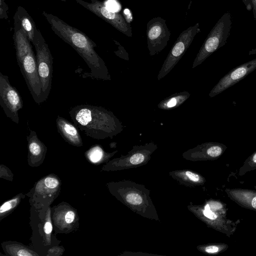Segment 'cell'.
<instances>
[{"instance_id":"cell-1","label":"cell","mask_w":256,"mask_h":256,"mask_svg":"<svg viewBox=\"0 0 256 256\" xmlns=\"http://www.w3.org/2000/svg\"><path fill=\"white\" fill-rule=\"evenodd\" d=\"M42 14L53 32L74 48L86 62L90 70L88 73L89 77L96 80H111L104 62L94 49L96 44L88 36L56 16L46 12H43Z\"/></svg>"},{"instance_id":"cell-2","label":"cell","mask_w":256,"mask_h":256,"mask_svg":"<svg viewBox=\"0 0 256 256\" xmlns=\"http://www.w3.org/2000/svg\"><path fill=\"white\" fill-rule=\"evenodd\" d=\"M68 112L78 128L92 138H112L123 130L114 114L102 106L80 104L72 108Z\"/></svg>"},{"instance_id":"cell-3","label":"cell","mask_w":256,"mask_h":256,"mask_svg":"<svg viewBox=\"0 0 256 256\" xmlns=\"http://www.w3.org/2000/svg\"><path fill=\"white\" fill-rule=\"evenodd\" d=\"M14 40L16 60L20 72L34 100L40 104L42 102L36 58L30 40L15 22Z\"/></svg>"},{"instance_id":"cell-4","label":"cell","mask_w":256,"mask_h":256,"mask_svg":"<svg viewBox=\"0 0 256 256\" xmlns=\"http://www.w3.org/2000/svg\"><path fill=\"white\" fill-rule=\"evenodd\" d=\"M232 21L229 12L224 13L212 28L194 60L192 68L200 64L208 56L225 45L230 36Z\"/></svg>"},{"instance_id":"cell-5","label":"cell","mask_w":256,"mask_h":256,"mask_svg":"<svg viewBox=\"0 0 256 256\" xmlns=\"http://www.w3.org/2000/svg\"><path fill=\"white\" fill-rule=\"evenodd\" d=\"M33 45L36 50L38 70L43 102L48 99L52 88L53 58L43 37L36 42Z\"/></svg>"},{"instance_id":"cell-6","label":"cell","mask_w":256,"mask_h":256,"mask_svg":"<svg viewBox=\"0 0 256 256\" xmlns=\"http://www.w3.org/2000/svg\"><path fill=\"white\" fill-rule=\"evenodd\" d=\"M200 32V24L198 22L180 34L162 65L157 77L158 80L164 78L172 70Z\"/></svg>"},{"instance_id":"cell-7","label":"cell","mask_w":256,"mask_h":256,"mask_svg":"<svg viewBox=\"0 0 256 256\" xmlns=\"http://www.w3.org/2000/svg\"><path fill=\"white\" fill-rule=\"evenodd\" d=\"M0 104L6 116L18 124V112L23 107L22 97L7 76L0 72Z\"/></svg>"},{"instance_id":"cell-8","label":"cell","mask_w":256,"mask_h":256,"mask_svg":"<svg viewBox=\"0 0 256 256\" xmlns=\"http://www.w3.org/2000/svg\"><path fill=\"white\" fill-rule=\"evenodd\" d=\"M76 0L79 4L109 23L120 32L128 36H132L130 24L120 13L110 10L104 2L98 0H90V2L82 0Z\"/></svg>"},{"instance_id":"cell-9","label":"cell","mask_w":256,"mask_h":256,"mask_svg":"<svg viewBox=\"0 0 256 256\" xmlns=\"http://www.w3.org/2000/svg\"><path fill=\"white\" fill-rule=\"evenodd\" d=\"M148 48L150 56L162 51L170 40V32L166 20L160 16L150 20L146 24Z\"/></svg>"},{"instance_id":"cell-10","label":"cell","mask_w":256,"mask_h":256,"mask_svg":"<svg viewBox=\"0 0 256 256\" xmlns=\"http://www.w3.org/2000/svg\"><path fill=\"white\" fill-rule=\"evenodd\" d=\"M256 69V58L235 67L220 79L210 92L209 96L212 98L220 94L244 79Z\"/></svg>"},{"instance_id":"cell-11","label":"cell","mask_w":256,"mask_h":256,"mask_svg":"<svg viewBox=\"0 0 256 256\" xmlns=\"http://www.w3.org/2000/svg\"><path fill=\"white\" fill-rule=\"evenodd\" d=\"M14 20L32 44L42 38L32 18L22 7L19 6L18 8Z\"/></svg>"},{"instance_id":"cell-12","label":"cell","mask_w":256,"mask_h":256,"mask_svg":"<svg viewBox=\"0 0 256 256\" xmlns=\"http://www.w3.org/2000/svg\"><path fill=\"white\" fill-rule=\"evenodd\" d=\"M56 126L59 134L68 142L74 145L82 144V139L78 128L60 116L56 119Z\"/></svg>"},{"instance_id":"cell-13","label":"cell","mask_w":256,"mask_h":256,"mask_svg":"<svg viewBox=\"0 0 256 256\" xmlns=\"http://www.w3.org/2000/svg\"><path fill=\"white\" fill-rule=\"evenodd\" d=\"M190 95V94L187 91L176 92L160 101L158 104V107L163 110L175 108L182 104Z\"/></svg>"},{"instance_id":"cell-14","label":"cell","mask_w":256,"mask_h":256,"mask_svg":"<svg viewBox=\"0 0 256 256\" xmlns=\"http://www.w3.org/2000/svg\"><path fill=\"white\" fill-rule=\"evenodd\" d=\"M88 158L93 162H98L103 156V151L99 146L92 148L88 154Z\"/></svg>"},{"instance_id":"cell-15","label":"cell","mask_w":256,"mask_h":256,"mask_svg":"<svg viewBox=\"0 0 256 256\" xmlns=\"http://www.w3.org/2000/svg\"><path fill=\"white\" fill-rule=\"evenodd\" d=\"M126 201L130 204L138 205L142 202V198L139 194L136 193H131L127 195Z\"/></svg>"},{"instance_id":"cell-16","label":"cell","mask_w":256,"mask_h":256,"mask_svg":"<svg viewBox=\"0 0 256 256\" xmlns=\"http://www.w3.org/2000/svg\"><path fill=\"white\" fill-rule=\"evenodd\" d=\"M144 160V156L142 152H136L130 158V162L132 164H138L142 163Z\"/></svg>"},{"instance_id":"cell-17","label":"cell","mask_w":256,"mask_h":256,"mask_svg":"<svg viewBox=\"0 0 256 256\" xmlns=\"http://www.w3.org/2000/svg\"><path fill=\"white\" fill-rule=\"evenodd\" d=\"M16 202L17 199H14L4 202L0 208V212L2 214L10 210L16 204Z\"/></svg>"},{"instance_id":"cell-18","label":"cell","mask_w":256,"mask_h":256,"mask_svg":"<svg viewBox=\"0 0 256 256\" xmlns=\"http://www.w3.org/2000/svg\"><path fill=\"white\" fill-rule=\"evenodd\" d=\"M0 17L1 18L6 19L8 17L7 15V10L8 7L4 0H0Z\"/></svg>"},{"instance_id":"cell-19","label":"cell","mask_w":256,"mask_h":256,"mask_svg":"<svg viewBox=\"0 0 256 256\" xmlns=\"http://www.w3.org/2000/svg\"><path fill=\"white\" fill-rule=\"evenodd\" d=\"M44 184L47 187L54 188L58 186V182L54 178L48 177L45 179Z\"/></svg>"},{"instance_id":"cell-20","label":"cell","mask_w":256,"mask_h":256,"mask_svg":"<svg viewBox=\"0 0 256 256\" xmlns=\"http://www.w3.org/2000/svg\"><path fill=\"white\" fill-rule=\"evenodd\" d=\"M186 174L188 178L190 180L193 182H198L200 180L199 176L194 172L190 171H186Z\"/></svg>"},{"instance_id":"cell-21","label":"cell","mask_w":256,"mask_h":256,"mask_svg":"<svg viewBox=\"0 0 256 256\" xmlns=\"http://www.w3.org/2000/svg\"><path fill=\"white\" fill-rule=\"evenodd\" d=\"M203 214L206 218L211 220H215L217 218V216L210 210L204 209Z\"/></svg>"},{"instance_id":"cell-22","label":"cell","mask_w":256,"mask_h":256,"mask_svg":"<svg viewBox=\"0 0 256 256\" xmlns=\"http://www.w3.org/2000/svg\"><path fill=\"white\" fill-rule=\"evenodd\" d=\"M74 213L72 211L67 212L65 216L66 222L68 224L72 222L74 220Z\"/></svg>"},{"instance_id":"cell-23","label":"cell","mask_w":256,"mask_h":256,"mask_svg":"<svg viewBox=\"0 0 256 256\" xmlns=\"http://www.w3.org/2000/svg\"><path fill=\"white\" fill-rule=\"evenodd\" d=\"M124 16L125 18L124 20L128 23L130 24L132 20V16L130 10L127 8L124 10L123 12ZM123 16V17H124Z\"/></svg>"},{"instance_id":"cell-24","label":"cell","mask_w":256,"mask_h":256,"mask_svg":"<svg viewBox=\"0 0 256 256\" xmlns=\"http://www.w3.org/2000/svg\"><path fill=\"white\" fill-rule=\"evenodd\" d=\"M52 226L51 223L48 222H46L45 224V225L44 226V232L46 234H49L52 232Z\"/></svg>"},{"instance_id":"cell-25","label":"cell","mask_w":256,"mask_h":256,"mask_svg":"<svg viewBox=\"0 0 256 256\" xmlns=\"http://www.w3.org/2000/svg\"><path fill=\"white\" fill-rule=\"evenodd\" d=\"M218 250V248L216 246H209L206 248V251L208 253L216 252Z\"/></svg>"},{"instance_id":"cell-26","label":"cell","mask_w":256,"mask_h":256,"mask_svg":"<svg viewBox=\"0 0 256 256\" xmlns=\"http://www.w3.org/2000/svg\"><path fill=\"white\" fill-rule=\"evenodd\" d=\"M242 1L245 5L247 10L250 11L252 10V4L251 0H242Z\"/></svg>"},{"instance_id":"cell-27","label":"cell","mask_w":256,"mask_h":256,"mask_svg":"<svg viewBox=\"0 0 256 256\" xmlns=\"http://www.w3.org/2000/svg\"><path fill=\"white\" fill-rule=\"evenodd\" d=\"M17 255L19 256H32V254L25 250H21L18 252Z\"/></svg>"},{"instance_id":"cell-28","label":"cell","mask_w":256,"mask_h":256,"mask_svg":"<svg viewBox=\"0 0 256 256\" xmlns=\"http://www.w3.org/2000/svg\"><path fill=\"white\" fill-rule=\"evenodd\" d=\"M251 2L254 17L256 20V0H251Z\"/></svg>"},{"instance_id":"cell-29","label":"cell","mask_w":256,"mask_h":256,"mask_svg":"<svg viewBox=\"0 0 256 256\" xmlns=\"http://www.w3.org/2000/svg\"><path fill=\"white\" fill-rule=\"evenodd\" d=\"M252 207L256 209V196H255L252 201Z\"/></svg>"},{"instance_id":"cell-30","label":"cell","mask_w":256,"mask_h":256,"mask_svg":"<svg viewBox=\"0 0 256 256\" xmlns=\"http://www.w3.org/2000/svg\"><path fill=\"white\" fill-rule=\"evenodd\" d=\"M256 54V48L252 49L248 52V55Z\"/></svg>"},{"instance_id":"cell-31","label":"cell","mask_w":256,"mask_h":256,"mask_svg":"<svg viewBox=\"0 0 256 256\" xmlns=\"http://www.w3.org/2000/svg\"><path fill=\"white\" fill-rule=\"evenodd\" d=\"M252 160L254 162L256 163V152L254 154L252 157Z\"/></svg>"},{"instance_id":"cell-32","label":"cell","mask_w":256,"mask_h":256,"mask_svg":"<svg viewBox=\"0 0 256 256\" xmlns=\"http://www.w3.org/2000/svg\"><path fill=\"white\" fill-rule=\"evenodd\" d=\"M60 0L64 1V2H65V1H66V0Z\"/></svg>"}]
</instances>
